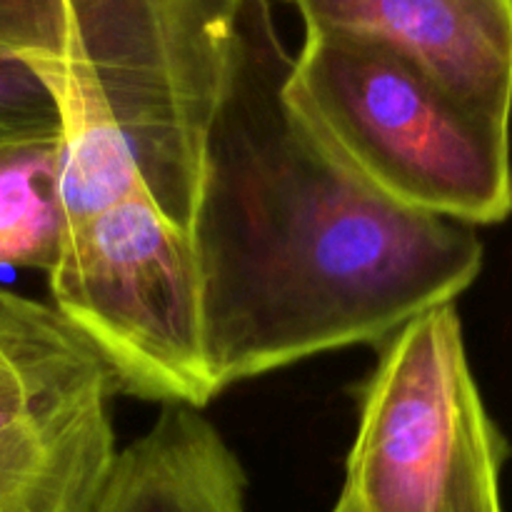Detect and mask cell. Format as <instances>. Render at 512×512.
Returning <instances> with one entry per match:
<instances>
[{"instance_id": "6da1fadb", "label": "cell", "mask_w": 512, "mask_h": 512, "mask_svg": "<svg viewBox=\"0 0 512 512\" xmlns=\"http://www.w3.org/2000/svg\"><path fill=\"white\" fill-rule=\"evenodd\" d=\"M293 55L248 0L203 143L190 220L213 395L350 345H380L455 303L483 268L468 225L360 180L285 98Z\"/></svg>"}, {"instance_id": "7a4b0ae2", "label": "cell", "mask_w": 512, "mask_h": 512, "mask_svg": "<svg viewBox=\"0 0 512 512\" xmlns=\"http://www.w3.org/2000/svg\"><path fill=\"white\" fill-rule=\"evenodd\" d=\"M248 0H0V53L23 60L63 113V153L138 175L188 228L203 143Z\"/></svg>"}, {"instance_id": "3957f363", "label": "cell", "mask_w": 512, "mask_h": 512, "mask_svg": "<svg viewBox=\"0 0 512 512\" xmlns=\"http://www.w3.org/2000/svg\"><path fill=\"white\" fill-rule=\"evenodd\" d=\"M285 98L393 203L468 228L512 213L510 130L470 113L385 45L305 33Z\"/></svg>"}, {"instance_id": "277c9868", "label": "cell", "mask_w": 512, "mask_h": 512, "mask_svg": "<svg viewBox=\"0 0 512 512\" xmlns=\"http://www.w3.org/2000/svg\"><path fill=\"white\" fill-rule=\"evenodd\" d=\"M505 455L455 303L440 305L378 345L338 503L348 512H503Z\"/></svg>"}, {"instance_id": "5b68a950", "label": "cell", "mask_w": 512, "mask_h": 512, "mask_svg": "<svg viewBox=\"0 0 512 512\" xmlns=\"http://www.w3.org/2000/svg\"><path fill=\"white\" fill-rule=\"evenodd\" d=\"M108 360L55 305L0 288V512H95L118 448Z\"/></svg>"}, {"instance_id": "8992f818", "label": "cell", "mask_w": 512, "mask_h": 512, "mask_svg": "<svg viewBox=\"0 0 512 512\" xmlns=\"http://www.w3.org/2000/svg\"><path fill=\"white\" fill-rule=\"evenodd\" d=\"M305 33L373 40L463 108L510 130L512 0H285Z\"/></svg>"}, {"instance_id": "52a82bcc", "label": "cell", "mask_w": 512, "mask_h": 512, "mask_svg": "<svg viewBox=\"0 0 512 512\" xmlns=\"http://www.w3.org/2000/svg\"><path fill=\"white\" fill-rule=\"evenodd\" d=\"M245 485L238 455L200 408L165 403L118 453L95 512H248Z\"/></svg>"}, {"instance_id": "ba28073f", "label": "cell", "mask_w": 512, "mask_h": 512, "mask_svg": "<svg viewBox=\"0 0 512 512\" xmlns=\"http://www.w3.org/2000/svg\"><path fill=\"white\" fill-rule=\"evenodd\" d=\"M60 140L0 150V268L53 273L63 253Z\"/></svg>"}, {"instance_id": "9c48e42d", "label": "cell", "mask_w": 512, "mask_h": 512, "mask_svg": "<svg viewBox=\"0 0 512 512\" xmlns=\"http://www.w3.org/2000/svg\"><path fill=\"white\" fill-rule=\"evenodd\" d=\"M63 138L53 90L23 60L0 53V150Z\"/></svg>"}, {"instance_id": "30bf717a", "label": "cell", "mask_w": 512, "mask_h": 512, "mask_svg": "<svg viewBox=\"0 0 512 512\" xmlns=\"http://www.w3.org/2000/svg\"><path fill=\"white\" fill-rule=\"evenodd\" d=\"M333 512H348V510H345V505H335V508H333Z\"/></svg>"}]
</instances>
